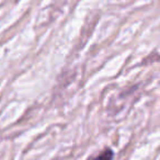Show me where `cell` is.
<instances>
[{
    "instance_id": "1",
    "label": "cell",
    "mask_w": 160,
    "mask_h": 160,
    "mask_svg": "<svg viewBox=\"0 0 160 160\" xmlns=\"http://www.w3.org/2000/svg\"><path fill=\"white\" fill-rule=\"evenodd\" d=\"M113 156H114V152L112 149L105 148L104 150L101 151L98 156L90 158V159H88V160H112L113 159Z\"/></svg>"
}]
</instances>
